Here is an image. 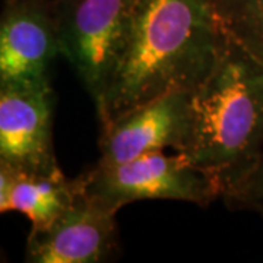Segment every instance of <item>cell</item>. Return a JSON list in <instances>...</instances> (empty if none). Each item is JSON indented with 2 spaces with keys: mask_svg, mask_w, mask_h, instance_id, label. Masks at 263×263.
Listing matches in <instances>:
<instances>
[{
  "mask_svg": "<svg viewBox=\"0 0 263 263\" xmlns=\"http://www.w3.org/2000/svg\"><path fill=\"white\" fill-rule=\"evenodd\" d=\"M218 0H136L130 41L97 111L101 127L171 91H195L222 41Z\"/></svg>",
  "mask_w": 263,
  "mask_h": 263,
  "instance_id": "1",
  "label": "cell"
},
{
  "mask_svg": "<svg viewBox=\"0 0 263 263\" xmlns=\"http://www.w3.org/2000/svg\"><path fill=\"white\" fill-rule=\"evenodd\" d=\"M233 195L263 157V63L226 34L206 78L193 92V124L180 152Z\"/></svg>",
  "mask_w": 263,
  "mask_h": 263,
  "instance_id": "2",
  "label": "cell"
},
{
  "mask_svg": "<svg viewBox=\"0 0 263 263\" xmlns=\"http://www.w3.org/2000/svg\"><path fill=\"white\" fill-rule=\"evenodd\" d=\"M136 0H53L60 53L103 107L130 41Z\"/></svg>",
  "mask_w": 263,
  "mask_h": 263,
  "instance_id": "3",
  "label": "cell"
},
{
  "mask_svg": "<svg viewBox=\"0 0 263 263\" xmlns=\"http://www.w3.org/2000/svg\"><path fill=\"white\" fill-rule=\"evenodd\" d=\"M78 177L84 196L114 214L138 200L165 199L208 208L221 199L214 181L179 152H151L120 164H95Z\"/></svg>",
  "mask_w": 263,
  "mask_h": 263,
  "instance_id": "4",
  "label": "cell"
},
{
  "mask_svg": "<svg viewBox=\"0 0 263 263\" xmlns=\"http://www.w3.org/2000/svg\"><path fill=\"white\" fill-rule=\"evenodd\" d=\"M193 92L162 94L103 126L97 164H120L167 148L183 152L193 124Z\"/></svg>",
  "mask_w": 263,
  "mask_h": 263,
  "instance_id": "5",
  "label": "cell"
},
{
  "mask_svg": "<svg viewBox=\"0 0 263 263\" xmlns=\"http://www.w3.org/2000/svg\"><path fill=\"white\" fill-rule=\"evenodd\" d=\"M51 85H0V162L27 173H59Z\"/></svg>",
  "mask_w": 263,
  "mask_h": 263,
  "instance_id": "6",
  "label": "cell"
},
{
  "mask_svg": "<svg viewBox=\"0 0 263 263\" xmlns=\"http://www.w3.org/2000/svg\"><path fill=\"white\" fill-rule=\"evenodd\" d=\"M60 53L53 0H5L0 18V85H51Z\"/></svg>",
  "mask_w": 263,
  "mask_h": 263,
  "instance_id": "7",
  "label": "cell"
},
{
  "mask_svg": "<svg viewBox=\"0 0 263 263\" xmlns=\"http://www.w3.org/2000/svg\"><path fill=\"white\" fill-rule=\"evenodd\" d=\"M117 250L116 214L82 195L51 226L29 231L25 262L98 263Z\"/></svg>",
  "mask_w": 263,
  "mask_h": 263,
  "instance_id": "8",
  "label": "cell"
},
{
  "mask_svg": "<svg viewBox=\"0 0 263 263\" xmlns=\"http://www.w3.org/2000/svg\"><path fill=\"white\" fill-rule=\"evenodd\" d=\"M79 177L59 173H27L0 162V212H21L31 221V230L51 226L82 197Z\"/></svg>",
  "mask_w": 263,
  "mask_h": 263,
  "instance_id": "9",
  "label": "cell"
},
{
  "mask_svg": "<svg viewBox=\"0 0 263 263\" xmlns=\"http://www.w3.org/2000/svg\"><path fill=\"white\" fill-rule=\"evenodd\" d=\"M222 32L263 63V0H218Z\"/></svg>",
  "mask_w": 263,
  "mask_h": 263,
  "instance_id": "10",
  "label": "cell"
},
{
  "mask_svg": "<svg viewBox=\"0 0 263 263\" xmlns=\"http://www.w3.org/2000/svg\"><path fill=\"white\" fill-rule=\"evenodd\" d=\"M224 202L230 209L250 211L263 216V157L249 179Z\"/></svg>",
  "mask_w": 263,
  "mask_h": 263,
  "instance_id": "11",
  "label": "cell"
}]
</instances>
